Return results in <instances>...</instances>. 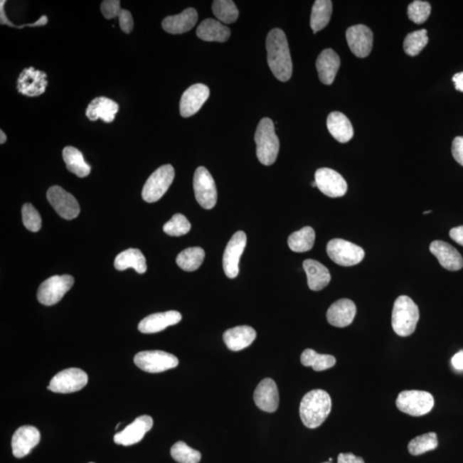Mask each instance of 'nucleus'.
<instances>
[{
    "instance_id": "obj_1",
    "label": "nucleus",
    "mask_w": 463,
    "mask_h": 463,
    "mask_svg": "<svg viewBox=\"0 0 463 463\" xmlns=\"http://www.w3.org/2000/svg\"><path fill=\"white\" fill-rule=\"evenodd\" d=\"M267 60L271 72L279 81H289L293 73V63L285 33L280 28L270 31L266 40Z\"/></svg>"
},
{
    "instance_id": "obj_2",
    "label": "nucleus",
    "mask_w": 463,
    "mask_h": 463,
    "mask_svg": "<svg viewBox=\"0 0 463 463\" xmlns=\"http://www.w3.org/2000/svg\"><path fill=\"white\" fill-rule=\"evenodd\" d=\"M331 396L323 390H314L304 395L299 405V415L307 427H320L331 411Z\"/></svg>"
},
{
    "instance_id": "obj_3",
    "label": "nucleus",
    "mask_w": 463,
    "mask_h": 463,
    "mask_svg": "<svg viewBox=\"0 0 463 463\" xmlns=\"http://www.w3.org/2000/svg\"><path fill=\"white\" fill-rule=\"evenodd\" d=\"M419 319V307L411 298L402 295L395 299L391 319L395 334L404 337L411 336Z\"/></svg>"
},
{
    "instance_id": "obj_4",
    "label": "nucleus",
    "mask_w": 463,
    "mask_h": 463,
    "mask_svg": "<svg viewBox=\"0 0 463 463\" xmlns=\"http://www.w3.org/2000/svg\"><path fill=\"white\" fill-rule=\"evenodd\" d=\"M257 157L262 164H275L280 149V142L275 134L273 121L269 118L261 119L255 133Z\"/></svg>"
},
{
    "instance_id": "obj_5",
    "label": "nucleus",
    "mask_w": 463,
    "mask_h": 463,
    "mask_svg": "<svg viewBox=\"0 0 463 463\" xmlns=\"http://www.w3.org/2000/svg\"><path fill=\"white\" fill-rule=\"evenodd\" d=\"M396 407L404 414L419 417L428 414L435 406V399L429 392L404 390L396 399Z\"/></svg>"
},
{
    "instance_id": "obj_6",
    "label": "nucleus",
    "mask_w": 463,
    "mask_h": 463,
    "mask_svg": "<svg viewBox=\"0 0 463 463\" xmlns=\"http://www.w3.org/2000/svg\"><path fill=\"white\" fill-rule=\"evenodd\" d=\"M174 176L175 172L172 165L161 166V168L154 171L146 181L143 193H142V197L144 201L154 203L164 197L171 183H173Z\"/></svg>"
},
{
    "instance_id": "obj_7",
    "label": "nucleus",
    "mask_w": 463,
    "mask_h": 463,
    "mask_svg": "<svg viewBox=\"0 0 463 463\" xmlns=\"http://www.w3.org/2000/svg\"><path fill=\"white\" fill-rule=\"evenodd\" d=\"M73 284L72 275H53L41 283L37 292V299L44 306H53L60 302Z\"/></svg>"
},
{
    "instance_id": "obj_8",
    "label": "nucleus",
    "mask_w": 463,
    "mask_h": 463,
    "mask_svg": "<svg viewBox=\"0 0 463 463\" xmlns=\"http://www.w3.org/2000/svg\"><path fill=\"white\" fill-rule=\"evenodd\" d=\"M326 250L331 260L341 266L356 265L365 257V251L361 246L341 239L329 241Z\"/></svg>"
},
{
    "instance_id": "obj_9",
    "label": "nucleus",
    "mask_w": 463,
    "mask_h": 463,
    "mask_svg": "<svg viewBox=\"0 0 463 463\" xmlns=\"http://www.w3.org/2000/svg\"><path fill=\"white\" fill-rule=\"evenodd\" d=\"M134 363L144 372L159 373L175 368L179 365V360L172 353L160 351V350H151V351L137 353Z\"/></svg>"
},
{
    "instance_id": "obj_10",
    "label": "nucleus",
    "mask_w": 463,
    "mask_h": 463,
    "mask_svg": "<svg viewBox=\"0 0 463 463\" xmlns=\"http://www.w3.org/2000/svg\"><path fill=\"white\" fill-rule=\"evenodd\" d=\"M195 197L200 206L211 210L218 202V190L214 179L204 166L196 170L193 179Z\"/></svg>"
},
{
    "instance_id": "obj_11",
    "label": "nucleus",
    "mask_w": 463,
    "mask_h": 463,
    "mask_svg": "<svg viewBox=\"0 0 463 463\" xmlns=\"http://www.w3.org/2000/svg\"><path fill=\"white\" fill-rule=\"evenodd\" d=\"M87 383V375L79 368H68L57 373L50 381L48 390L68 394L81 390Z\"/></svg>"
},
{
    "instance_id": "obj_12",
    "label": "nucleus",
    "mask_w": 463,
    "mask_h": 463,
    "mask_svg": "<svg viewBox=\"0 0 463 463\" xmlns=\"http://www.w3.org/2000/svg\"><path fill=\"white\" fill-rule=\"evenodd\" d=\"M47 198L49 203L62 218L73 220L78 218L80 213L78 200L60 186L50 187Z\"/></svg>"
},
{
    "instance_id": "obj_13",
    "label": "nucleus",
    "mask_w": 463,
    "mask_h": 463,
    "mask_svg": "<svg viewBox=\"0 0 463 463\" xmlns=\"http://www.w3.org/2000/svg\"><path fill=\"white\" fill-rule=\"evenodd\" d=\"M316 187L329 198H340L347 193L348 185L344 178L336 171L324 168L315 173Z\"/></svg>"
},
{
    "instance_id": "obj_14",
    "label": "nucleus",
    "mask_w": 463,
    "mask_h": 463,
    "mask_svg": "<svg viewBox=\"0 0 463 463\" xmlns=\"http://www.w3.org/2000/svg\"><path fill=\"white\" fill-rule=\"evenodd\" d=\"M246 235L238 231L229 240L223 254V270L227 277L235 278L239 275V264L246 245Z\"/></svg>"
},
{
    "instance_id": "obj_15",
    "label": "nucleus",
    "mask_w": 463,
    "mask_h": 463,
    "mask_svg": "<svg viewBox=\"0 0 463 463\" xmlns=\"http://www.w3.org/2000/svg\"><path fill=\"white\" fill-rule=\"evenodd\" d=\"M346 38L350 50L358 58H366L372 51L373 34L366 25L358 24L348 28Z\"/></svg>"
},
{
    "instance_id": "obj_16",
    "label": "nucleus",
    "mask_w": 463,
    "mask_h": 463,
    "mask_svg": "<svg viewBox=\"0 0 463 463\" xmlns=\"http://www.w3.org/2000/svg\"><path fill=\"white\" fill-rule=\"evenodd\" d=\"M48 75L34 68L24 69L18 79V91L29 97H36L47 90Z\"/></svg>"
},
{
    "instance_id": "obj_17",
    "label": "nucleus",
    "mask_w": 463,
    "mask_h": 463,
    "mask_svg": "<svg viewBox=\"0 0 463 463\" xmlns=\"http://www.w3.org/2000/svg\"><path fill=\"white\" fill-rule=\"evenodd\" d=\"M153 419L149 415H142L128 425L126 428L114 437L115 444L130 446L137 443L144 439L147 433L153 427Z\"/></svg>"
},
{
    "instance_id": "obj_18",
    "label": "nucleus",
    "mask_w": 463,
    "mask_h": 463,
    "mask_svg": "<svg viewBox=\"0 0 463 463\" xmlns=\"http://www.w3.org/2000/svg\"><path fill=\"white\" fill-rule=\"evenodd\" d=\"M210 89L202 83H197L187 89L182 95L179 110L183 118H188L200 110L210 97Z\"/></svg>"
},
{
    "instance_id": "obj_19",
    "label": "nucleus",
    "mask_w": 463,
    "mask_h": 463,
    "mask_svg": "<svg viewBox=\"0 0 463 463\" xmlns=\"http://www.w3.org/2000/svg\"><path fill=\"white\" fill-rule=\"evenodd\" d=\"M40 440L41 433L38 429L32 425H23L16 430L12 437V453L16 458H23L31 453Z\"/></svg>"
},
{
    "instance_id": "obj_20",
    "label": "nucleus",
    "mask_w": 463,
    "mask_h": 463,
    "mask_svg": "<svg viewBox=\"0 0 463 463\" xmlns=\"http://www.w3.org/2000/svg\"><path fill=\"white\" fill-rule=\"evenodd\" d=\"M254 402L261 410L274 413L279 407V391L277 383L271 378L262 380L254 392Z\"/></svg>"
},
{
    "instance_id": "obj_21",
    "label": "nucleus",
    "mask_w": 463,
    "mask_h": 463,
    "mask_svg": "<svg viewBox=\"0 0 463 463\" xmlns=\"http://www.w3.org/2000/svg\"><path fill=\"white\" fill-rule=\"evenodd\" d=\"M356 304L348 299H341L333 303L327 311L329 324L337 328H344L353 323L356 315Z\"/></svg>"
},
{
    "instance_id": "obj_22",
    "label": "nucleus",
    "mask_w": 463,
    "mask_h": 463,
    "mask_svg": "<svg viewBox=\"0 0 463 463\" xmlns=\"http://www.w3.org/2000/svg\"><path fill=\"white\" fill-rule=\"evenodd\" d=\"M430 251L437 257L443 268L449 271L460 270L463 267V258L452 245L445 241L435 240L430 245Z\"/></svg>"
},
{
    "instance_id": "obj_23",
    "label": "nucleus",
    "mask_w": 463,
    "mask_h": 463,
    "mask_svg": "<svg viewBox=\"0 0 463 463\" xmlns=\"http://www.w3.org/2000/svg\"><path fill=\"white\" fill-rule=\"evenodd\" d=\"M182 316L176 311H169L146 316L139 324V331L144 334H154L181 322Z\"/></svg>"
},
{
    "instance_id": "obj_24",
    "label": "nucleus",
    "mask_w": 463,
    "mask_h": 463,
    "mask_svg": "<svg viewBox=\"0 0 463 463\" xmlns=\"http://www.w3.org/2000/svg\"><path fill=\"white\" fill-rule=\"evenodd\" d=\"M341 65L339 55L332 49H325L316 60V68L318 70L320 81L324 85H331Z\"/></svg>"
},
{
    "instance_id": "obj_25",
    "label": "nucleus",
    "mask_w": 463,
    "mask_h": 463,
    "mask_svg": "<svg viewBox=\"0 0 463 463\" xmlns=\"http://www.w3.org/2000/svg\"><path fill=\"white\" fill-rule=\"evenodd\" d=\"M198 12L193 8H188L181 14L166 16L162 21V28L169 34L179 35L190 31L198 22Z\"/></svg>"
},
{
    "instance_id": "obj_26",
    "label": "nucleus",
    "mask_w": 463,
    "mask_h": 463,
    "mask_svg": "<svg viewBox=\"0 0 463 463\" xmlns=\"http://www.w3.org/2000/svg\"><path fill=\"white\" fill-rule=\"evenodd\" d=\"M256 337L255 329L248 325L229 329L223 334L224 343L232 351H240L249 347Z\"/></svg>"
},
{
    "instance_id": "obj_27",
    "label": "nucleus",
    "mask_w": 463,
    "mask_h": 463,
    "mask_svg": "<svg viewBox=\"0 0 463 463\" xmlns=\"http://www.w3.org/2000/svg\"><path fill=\"white\" fill-rule=\"evenodd\" d=\"M303 268L307 275L308 287L311 290H322L331 282V273H329L326 267L319 261L314 260H304Z\"/></svg>"
},
{
    "instance_id": "obj_28",
    "label": "nucleus",
    "mask_w": 463,
    "mask_h": 463,
    "mask_svg": "<svg viewBox=\"0 0 463 463\" xmlns=\"http://www.w3.org/2000/svg\"><path fill=\"white\" fill-rule=\"evenodd\" d=\"M119 111L118 103L107 97H97L93 100L87 106L86 116L91 121L101 119L106 123H111L115 119Z\"/></svg>"
},
{
    "instance_id": "obj_29",
    "label": "nucleus",
    "mask_w": 463,
    "mask_h": 463,
    "mask_svg": "<svg viewBox=\"0 0 463 463\" xmlns=\"http://www.w3.org/2000/svg\"><path fill=\"white\" fill-rule=\"evenodd\" d=\"M327 127L334 139L340 143H348L353 139V129L351 122L340 112H333L328 116Z\"/></svg>"
},
{
    "instance_id": "obj_30",
    "label": "nucleus",
    "mask_w": 463,
    "mask_h": 463,
    "mask_svg": "<svg viewBox=\"0 0 463 463\" xmlns=\"http://www.w3.org/2000/svg\"><path fill=\"white\" fill-rule=\"evenodd\" d=\"M198 38L206 41L225 43L231 36L230 29L215 19L207 18L200 23L197 29Z\"/></svg>"
},
{
    "instance_id": "obj_31",
    "label": "nucleus",
    "mask_w": 463,
    "mask_h": 463,
    "mask_svg": "<svg viewBox=\"0 0 463 463\" xmlns=\"http://www.w3.org/2000/svg\"><path fill=\"white\" fill-rule=\"evenodd\" d=\"M115 267L118 270L134 269L137 273L144 274L147 270L145 257L139 249H128L119 254L115 261Z\"/></svg>"
},
{
    "instance_id": "obj_32",
    "label": "nucleus",
    "mask_w": 463,
    "mask_h": 463,
    "mask_svg": "<svg viewBox=\"0 0 463 463\" xmlns=\"http://www.w3.org/2000/svg\"><path fill=\"white\" fill-rule=\"evenodd\" d=\"M63 159L70 173L79 178L87 177L90 174L91 166L87 164L81 151L68 146L63 150Z\"/></svg>"
},
{
    "instance_id": "obj_33",
    "label": "nucleus",
    "mask_w": 463,
    "mask_h": 463,
    "mask_svg": "<svg viewBox=\"0 0 463 463\" xmlns=\"http://www.w3.org/2000/svg\"><path fill=\"white\" fill-rule=\"evenodd\" d=\"M333 5L331 0H316L312 6L311 28L314 34L327 26L331 20Z\"/></svg>"
},
{
    "instance_id": "obj_34",
    "label": "nucleus",
    "mask_w": 463,
    "mask_h": 463,
    "mask_svg": "<svg viewBox=\"0 0 463 463\" xmlns=\"http://www.w3.org/2000/svg\"><path fill=\"white\" fill-rule=\"evenodd\" d=\"M315 231L311 227H304L296 231L287 240L289 248L294 252H306L314 248L315 242Z\"/></svg>"
},
{
    "instance_id": "obj_35",
    "label": "nucleus",
    "mask_w": 463,
    "mask_h": 463,
    "mask_svg": "<svg viewBox=\"0 0 463 463\" xmlns=\"http://www.w3.org/2000/svg\"><path fill=\"white\" fill-rule=\"evenodd\" d=\"M300 361L304 366H312L316 372H322L336 365V358L329 354H321L311 348L304 350L300 356Z\"/></svg>"
},
{
    "instance_id": "obj_36",
    "label": "nucleus",
    "mask_w": 463,
    "mask_h": 463,
    "mask_svg": "<svg viewBox=\"0 0 463 463\" xmlns=\"http://www.w3.org/2000/svg\"><path fill=\"white\" fill-rule=\"evenodd\" d=\"M206 257V252L201 248H190L179 254L176 262L179 268L193 272L202 265Z\"/></svg>"
},
{
    "instance_id": "obj_37",
    "label": "nucleus",
    "mask_w": 463,
    "mask_h": 463,
    "mask_svg": "<svg viewBox=\"0 0 463 463\" xmlns=\"http://www.w3.org/2000/svg\"><path fill=\"white\" fill-rule=\"evenodd\" d=\"M439 445L437 436L435 432H428L425 435L415 437L410 442L408 448V452L413 456H420L425 452L435 449Z\"/></svg>"
},
{
    "instance_id": "obj_38",
    "label": "nucleus",
    "mask_w": 463,
    "mask_h": 463,
    "mask_svg": "<svg viewBox=\"0 0 463 463\" xmlns=\"http://www.w3.org/2000/svg\"><path fill=\"white\" fill-rule=\"evenodd\" d=\"M213 14L224 23H233L239 18V11L232 0H215L212 5Z\"/></svg>"
},
{
    "instance_id": "obj_39",
    "label": "nucleus",
    "mask_w": 463,
    "mask_h": 463,
    "mask_svg": "<svg viewBox=\"0 0 463 463\" xmlns=\"http://www.w3.org/2000/svg\"><path fill=\"white\" fill-rule=\"evenodd\" d=\"M427 43V31L425 29H420V31L412 32L406 36L403 43L404 51L408 55L414 57L418 55Z\"/></svg>"
},
{
    "instance_id": "obj_40",
    "label": "nucleus",
    "mask_w": 463,
    "mask_h": 463,
    "mask_svg": "<svg viewBox=\"0 0 463 463\" xmlns=\"http://www.w3.org/2000/svg\"><path fill=\"white\" fill-rule=\"evenodd\" d=\"M171 456L179 463H198L201 460V453L191 448L185 442L179 441L171 448Z\"/></svg>"
},
{
    "instance_id": "obj_41",
    "label": "nucleus",
    "mask_w": 463,
    "mask_h": 463,
    "mask_svg": "<svg viewBox=\"0 0 463 463\" xmlns=\"http://www.w3.org/2000/svg\"><path fill=\"white\" fill-rule=\"evenodd\" d=\"M191 225L185 215H174L164 227V231L170 236L179 237L186 235L191 230Z\"/></svg>"
},
{
    "instance_id": "obj_42",
    "label": "nucleus",
    "mask_w": 463,
    "mask_h": 463,
    "mask_svg": "<svg viewBox=\"0 0 463 463\" xmlns=\"http://www.w3.org/2000/svg\"><path fill=\"white\" fill-rule=\"evenodd\" d=\"M431 11L432 8L428 2L416 0L408 6V15L413 23L421 24L428 19Z\"/></svg>"
},
{
    "instance_id": "obj_43",
    "label": "nucleus",
    "mask_w": 463,
    "mask_h": 463,
    "mask_svg": "<svg viewBox=\"0 0 463 463\" xmlns=\"http://www.w3.org/2000/svg\"><path fill=\"white\" fill-rule=\"evenodd\" d=\"M24 227L31 232H38L41 228V218L39 212L31 203H24L22 208Z\"/></svg>"
},
{
    "instance_id": "obj_44",
    "label": "nucleus",
    "mask_w": 463,
    "mask_h": 463,
    "mask_svg": "<svg viewBox=\"0 0 463 463\" xmlns=\"http://www.w3.org/2000/svg\"><path fill=\"white\" fill-rule=\"evenodd\" d=\"M101 10L104 18L112 19L118 18L121 10L119 0H105L102 3Z\"/></svg>"
},
{
    "instance_id": "obj_45",
    "label": "nucleus",
    "mask_w": 463,
    "mask_h": 463,
    "mask_svg": "<svg viewBox=\"0 0 463 463\" xmlns=\"http://www.w3.org/2000/svg\"><path fill=\"white\" fill-rule=\"evenodd\" d=\"M119 21L120 28L122 29L126 34H130L132 31L134 23H133L132 16L130 11L127 10H121L118 16Z\"/></svg>"
},
{
    "instance_id": "obj_46",
    "label": "nucleus",
    "mask_w": 463,
    "mask_h": 463,
    "mask_svg": "<svg viewBox=\"0 0 463 463\" xmlns=\"http://www.w3.org/2000/svg\"><path fill=\"white\" fill-rule=\"evenodd\" d=\"M452 151L454 160L463 166V137H457L453 140Z\"/></svg>"
},
{
    "instance_id": "obj_47",
    "label": "nucleus",
    "mask_w": 463,
    "mask_h": 463,
    "mask_svg": "<svg viewBox=\"0 0 463 463\" xmlns=\"http://www.w3.org/2000/svg\"><path fill=\"white\" fill-rule=\"evenodd\" d=\"M337 463H366L362 457L354 456L352 453H341L337 458Z\"/></svg>"
},
{
    "instance_id": "obj_48",
    "label": "nucleus",
    "mask_w": 463,
    "mask_h": 463,
    "mask_svg": "<svg viewBox=\"0 0 463 463\" xmlns=\"http://www.w3.org/2000/svg\"><path fill=\"white\" fill-rule=\"evenodd\" d=\"M449 236L457 244L463 246V226L452 228L449 232Z\"/></svg>"
},
{
    "instance_id": "obj_49",
    "label": "nucleus",
    "mask_w": 463,
    "mask_h": 463,
    "mask_svg": "<svg viewBox=\"0 0 463 463\" xmlns=\"http://www.w3.org/2000/svg\"><path fill=\"white\" fill-rule=\"evenodd\" d=\"M452 363L454 369L459 371L463 370V351H460L454 354L452 358Z\"/></svg>"
},
{
    "instance_id": "obj_50",
    "label": "nucleus",
    "mask_w": 463,
    "mask_h": 463,
    "mask_svg": "<svg viewBox=\"0 0 463 463\" xmlns=\"http://www.w3.org/2000/svg\"><path fill=\"white\" fill-rule=\"evenodd\" d=\"M452 81L454 83V87L458 91L463 92V73H459L454 75Z\"/></svg>"
},
{
    "instance_id": "obj_51",
    "label": "nucleus",
    "mask_w": 463,
    "mask_h": 463,
    "mask_svg": "<svg viewBox=\"0 0 463 463\" xmlns=\"http://www.w3.org/2000/svg\"><path fill=\"white\" fill-rule=\"evenodd\" d=\"M6 140H7V137L6 133L4 132L2 130L0 131V144H5Z\"/></svg>"
},
{
    "instance_id": "obj_52",
    "label": "nucleus",
    "mask_w": 463,
    "mask_h": 463,
    "mask_svg": "<svg viewBox=\"0 0 463 463\" xmlns=\"http://www.w3.org/2000/svg\"><path fill=\"white\" fill-rule=\"evenodd\" d=\"M312 186L316 187V181L312 182Z\"/></svg>"
},
{
    "instance_id": "obj_53",
    "label": "nucleus",
    "mask_w": 463,
    "mask_h": 463,
    "mask_svg": "<svg viewBox=\"0 0 463 463\" xmlns=\"http://www.w3.org/2000/svg\"><path fill=\"white\" fill-rule=\"evenodd\" d=\"M432 211H425V212L423 213V214H424V215H427V214H429V213H432Z\"/></svg>"
},
{
    "instance_id": "obj_54",
    "label": "nucleus",
    "mask_w": 463,
    "mask_h": 463,
    "mask_svg": "<svg viewBox=\"0 0 463 463\" xmlns=\"http://www.w3.org/2000/svg\"><path fill=\"white\" fill-rule=\"evenodd\" d=\"M324 463H331V462H324Z\"/></svg>"
},
{
    "instance_id": "obj_55",
    "label": "nucleus",
    "mask_w": 463,
    "mask_h": 463,
    "mask_svg": "<svg viewBox=\"0 0 463 463\" xmlns=\"http://www.w3.org/2000/svg\"><path fill=\"white\" fill-rule=\"evenodd\" d=\"M90 463H94V462H90Z\"/></svg>"
}]
</instances>
